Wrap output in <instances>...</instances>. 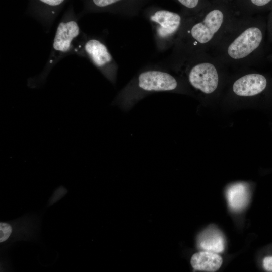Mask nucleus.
<instances>
[{"instance_id": "nucleus-1", "label": "nucleus", "mask_w": 272, "mask_h": 272, "mask_svg": "<svg viewBox=\"0 0 272 272\" xmlns=\"http://www.w3.org/2000/svg\"><path fill=\"white\" fill-rule=\"evenodd\" d=\"M238 16L230 1L211 3L198 14L188 17L171 55L161 63H173L208 52Z\"/></svg>"}, {"instance_id": "nucleus-2", "label": "nucleus", "mask_w": 272, "mask_h": 272, "mask_svg": "<svg viewBox=\"0 0 272 272\" xmlns=\"http://www.w3.org/2000/svg\"><path fill=\"white\" fill-rule=\"evenodd\" d=\"M262 30L252 16H238L207 52L224 64L249 63L260 47Z\"/></svg>"}, {"instance_id": "nucleus-3", "label": "nucleus", "mask_w": 272, "mask_h": 272, "mask_svg": "<svg viewBox=\"0 0 272 272\" xmlns=\"http://www.w3.org/2000/svg\"><path fill=\"white\" fill-rule=\"evenodd\" d=\"M169 70L161 64L142 69L120 91L114 101L122 106H131L153 93L177 91L180 88L179 79Z\"/></svg>"}, {"instance_id": "nucleus-4", "label": "nucleus", "mask_w": 272, "mask_h": 272, "mask_svg": "<svg viewBox=\"0 0 272 272\" xmlns=\"http://www.w3.org/2000/svg\"><path fill=\"white\" fill-rule=\"evenodd\" d=\"M224 64L207 52L195 54L181 61L162 65L184 74L189 85L205 94L217 89L219 83V69Z\"/></svg>"}, {"instance_id": "nucleus-5", "label": "nucleus", "mask_w": 272, "mask_h": 272, "mask_svg": "<svg viewBox=\"0 0 272 272\" xmlns=\"http://www.w3.org/2000/svg\"><path fill=\"white\" fill-rule=\"evenodd\" d=\"M142 11L151 24L157 51L163 52L173 47L188 16L181 12H175L156 6L145 7Z\"/></svg>"}, {"instance_id": "nucleus-6", "label": "nucleus", "mask_w": 272, "mask_h": 272, "mask_svg": "<svg viewBox=\"0 0 272 272\" xmlns=\"http://www.w3.org/2000/svg\"><path fill=\"white\" fill-rule=\"evenodd\" d=\"M80 34L78 22L73 18L65 19L57 26L53 39L50 57L46 66L39 77L29 83L36 87L43 83L50 71L59 60L71 53L74 48L73 43Z\"/></svg>"}, {"instance_id": "nucleus-7", "label": "nucleus", "mask_w": 272, "mask_h": 272, "mask_svg": "<svg viewBox=\"0 0 272 272\" xmlns=\"http://www.w3.org/2000/svg\"><path fill=\"white\" fill-rule=\"evenodd\" d=\"M79 54L88 58L112 84L116 83L118 66L102 40L96 37L85 38Z\"/></svg>"}, {"instance_id": "nucleus-8", "label": "nucleus", "mask_w": 272, "mask_h": 272, "mask_svg": "<svg viewBox=\"0 0 272 272\" xmlns=\"http://www.w3.org/2000/svg\"><path fill=\"white\" fill-rule=\"evenodd\" d=\"M150 0H90L94 11H106L126 17L139 14Z\"/></svg>"}, {"instance_id": "nucleus-9", "label": "nucleus", "mask_w": 272, "mask_h": 272, "mask_svg": "<svg viewBox=\"0 0 272 272\" xmlns=\"http://www.w3.org/2000/svg\"><path fill=\"white\" fill-rule=\"evenodd\" d=\"M266 86L267 80L263 75L258 73H248L234 82L232 90L237 96L251 97L261 93Z\"/></svg>"}, {"instance_id": "nucleus-10", "label": "nucleus", "mask_w": 272, "mask_h": 272, "mask_svg": "<svg viewBox=\"0 0 272 272\" xmlns=\"http://www.w3.org/2000/svg\"><path fill=\"white\" fill-rule=\"evenodd\" d=\"M190 262L195 270L213 272L220 268L222 258L217 253L203 251L194 254Z\"/></svg>"}, {"instance_id": "nucleus-11", "label": "nucleus", "mask_w": 272, "mask_h": 272, "mask_svg": "<svg viewBox=\"0 0 272 272\" xmlns=\"http://www.w3.org/2000/svg\"><path fill=\"white\" fill-rule=\"evenodd\" d=\"M199 247L203 251L216 253H221L224 250V239L222 233L212 227L204 231L198 241Z\"/></svg>"}, {"instance_id": "nucleus-12", "label": "nucleus", "mask_w": 272, "mask_h": 272, "mask_svg": "<svg viewBox=\"0 0 272 272\" xmlns=\"http://www.w3.org/2000/svg\"><path fill=\"white\" fill-rule=\"evenodd\" d=\"M226 197L231 209L236 211H241L249 202V189L245 184L242 183L234 184L227 189Z\"/></svg>"}, {"instance_id": "nucleus-13", "label": "nucleus", "mask_w": 272, "mask_h": 272, "mask_svg": "<svg viewBox=\"0 0 272 272\" xmlns=\"http://www.w3.org/2000/svg\"><path fill=\"white\" fill-rule=\"evenodd\" d=\"M238 16H252L266 8H271L272 0H230Z\"/></svg>"}, {"instance_id": "nucleus-14", "label": "nucleus", "mask_w": 272, "mask_h": 272, "mask_svg": "<svg viewBox=\"0 0 272 272\" xmlns=\"http://www.w3.org/2000/svg\"><path fill=\"white\" fill-rule=\"evenodd\" d=\"M181 7V11L185 15L191 17L199 13L211 4L209 0H173Z\"/></svg>"}, {"instance_id": "nucleus-15", "label": "nucleus", "mask_w": 272, "mask_h": 272, "mask_svg": "<svg viewBox=\"0 0 272 272\" xmlns=\"http://www.w3.org/2000/svg\"><path fill=\"white\" fill-rule=\"evenodd\" d=\"M12 233V228L8 223H0V242H3L8 239Z\"/></svg>"}, {"instance_id": "nucleus-16", "label": "nucleus", "mask_w": 272, "mask_h": 272, "mask_svg": "<svg viewBox=\"0 0 272 272\" xmlns=\"http://www.w3.org/2000/svg\"><path fill=\"white\" fill-rule=\"evenodd\" d=\"M265 269L267 271H272V256L266 257L263 260Z\"/></svg>"}, {"instance_id": "nucleus-17", "label": "nucleus", "mask_w": 272, "mask_h": 272, "mask_svg": "<svg viewBox=\"0 0 272 272\" xmlns=\"http://www.w3.org/2000/svg\"><path fill=\"white\" fill-rule=\"evenodd\" d=\"M42 3L50 6H57L61 4L64 0H39Z\"/></svg>"}, {"instance_id": "nucleus-18", "label": "nucleus", "mask_w": 272, "mask_h": 272, "mask_svg": "<svg viewBox=\"0 0 272 272\" xmlns=\"http://www.w3.org/2000/svg\"><path fill=\"white\" fill-rule=\"evenodd\" d=\"M211 3L219 2V1H230V0H209Z\"/></svg>"}, {"instance_id": "nucleus-19", "label": "nucleus", "mask_w": 272, "mask_h": 272, "mask_svg": "<svg viewBox=\"0 0 272 272\" xmlns=\"http://www.w3.org/2000/svg\"><path fill=\"white\" fill-rule=\"evenodd\" d=\"M271 8L272 9V6H271Z\"/></svg>"}]
</instances>
